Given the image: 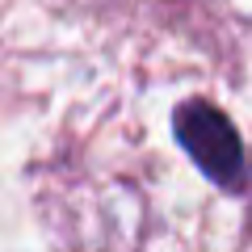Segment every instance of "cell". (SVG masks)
<instances>
[{
    "instance_id": "cell-1",
    "label": "cell",
    "mask_w": 252,
    "mask_h": 252,
    "mask_svg": "<svg viewBox=\"0 0 252 252\" xmlns=\"http://www.w3.org/2000/svg\"><path fill=\"white\" fill-rule=\"evenodd\" d=\"M172 130H177L181 147L189 152V160L219 189L244 185V143L223 109H215L210 101H181L172 114Z\"/></svg>"
}]
</instances>
